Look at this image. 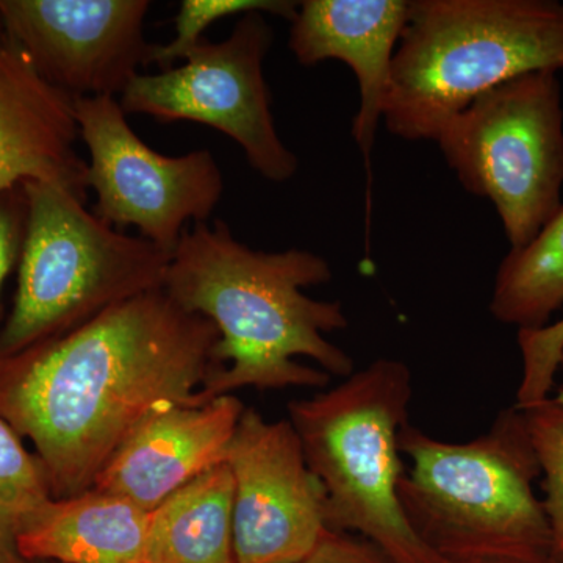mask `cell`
<instances>
[{"label": "cell", "instance_id": "cell-1", "mask_svg": "<svg viewBox=\"0 0 563 563\" xmlns=\"http://www.w3.org/2000/svg\"><path fill=\"white\" fill-rule=\"evenodd\" d=\"M218 340L165 291L136 296L0 357V418L32 444L55 499L80 495L154 407L195 404L224 369Z\"/></svg>", "mask_w": 563, "mask_h": 563}, {"label": "cell", "instance_id": "cell-2", "mask_svg": "<svg viewBox=\"0 0 563 563\" xmlns=\"http://www.w3.org/2000/svg\"><path fill=\"white\" fill-rule=\"evenodd\" d=\"M314 252L251 250L228 222H196L181 236L163 291L217 329L224 369L195 396L196 406L243 388L324 390L333 376H351L354 358L325 339L350 325L342 302L321 301L307 288L332 280Z\"/></svg>", "mask_w": 563, "mask_h": 563}, {"label": "cell", "instance_id": "cell-3", "mask_svg": "<svg viewBox=\"0 0 563 563\" xmlns=\"http://www.w3.org/2000/svg\"><path fill=\"white\" fill-rule=\"evenodd\" d=\"M563 69L559 0H410L383 120L432 140L477 98L525 74Z\"/></svg>", "mask_w": 563, "mask_h": 563}, {"label": "cell", "instance_id": "cell-4", "mask_svg": "<svg viewBox=\"0 0 563 563\" xmlns=\"http://www.w3.org/2000/svg\"><path fill=\"white\" fill-rule=\"evenodd\" d=\"M399 501L417 536L442 558L553 554L536 483L542 477L523 410L504 409L470 442H444L407 422Z\"/></svg>", "mask_w": 563, "mask_h": 563}, {"label": "cell", "instance_id": "cell-5", "mask_svg": "<svg viewBox=\"0 0 563 563\" xmlns=\"http://www.w3.org/2000/svg\"><path fill=\"white\" fill-rule=\"evenodd\" d=\"M412 399V369L383 357L288 404V421L324 492L329 531L362 537L395 563H439L442 555L417 536L399 501V433Z\"/></svg>", "mask_w": 563, "mask_h": 563}, {"label": "cell", "instance_id": "cell-6", "mask_svg": "<svg viewBox=\"0 0 563 563\" xmlns=\"http://www.w3.org/2000/svg\"><path fill=\"white\" fill-rule=\"evenodd\" d=\"M24 240L0 357L65 335L136 296L163 290L172 255L107 224L62 185L27 181Z\"/></svg>", "mask_w": 563, "mask_h": 563}, {"label": "cell", "instance_id": "cell-7", "mask_svg": "<svg viewBox=\"0 0 563 563\" xmlns=\"http://www.w3.org/2000/svg\"><path fill=\"white\" fill-rule=\"evenodd\" d=\"M435 143L462 187L493 203L510 250L529 246L561 210L563 109L554 70L485 92Z\"/></svg>", "mask_w": 563, "mask_h": 563}, {"label": "cell", "instance_id": "cell-8", "mask_svg": "<svg viewBox=\"0 0 563 563\" xmlns=\"http://www.w3.org/2000/svg\"><path fill=\"white\" fill-rule=\"evenodd\" d=\"M274 31L265 14L239 18L228 38H203L184 65L157 74H139L120 96L125 114H147L161 122L191 121L235 141L263 179L285 184L299 161L282 141L265 79Z\"/></svg>", "mask_w": 563, "mask_h": 563}, {"label": "cell", "instance_id": "cell-9", "mask_svg": "<svg viewBox=\"0 0 563 563\" xmlns=\"http://www.w3.org/2000/svg\"><path fill=\"white\" fill-rule=\"evenodd\" d=\"M74 110L90 154L87 187L96 195V217L113 228L133 225L169 254L190 222L210 221L224 177L209 150L158 154L133 131L117 98L76 99Z\"/></svg>", "mask_w": 563, "mask_h": 563}, {"label": "cell", "instance_id": "cell-10", "mask_svg": "<svg viewBox=\"0 0 563 563\" xmlns=\"http://www.w3.org/2000/svg\"><path fill=\"white\" fill-rule=\"evenodd\" d=\"M224 462L233 481L235 563H298L329 532L321 484L287 420L246 407Z\"/></svg>", "mask_w": 563, "mask_h": 563}, {"label": "cell", "instance_id": "cell-11", "mask_svg": "<svg viewBox=\"0 0 563 563\" xmlns=\"http://www.w3.org/2000/svg\"><path fill=\"white\" fill-rule=\"evenodd\" d=\"M147 0H0L5 35L73 99L117 98L150 65Z\"/></svg>", "mask_w": 563, "mask_h": 563}, {"label": "cell", "instance_id": "cell-12", "mask_svg": "<svg viewBox=\"0 0 563 563\" xmlns=\"http://www.w3.org/2000/svg\"><path fill=\"white\" fill-rule=\"evenodd\" d=\"M244 409L233 395L201 406L158 404L125 437L91 488L154 510L199 474L224 462Z\"/></svg>", "mask_w": 563, "mask_h": 563}, {"label": "cell", "instance_id": "cell-13", "mask_svg": "<svg viewBox=\"0 0 563 563\" xmlns=\"http://www.w3.org/2000/svg\"><path fill=\"white\" fill-rule=\"evenodd\" d=\"M74 101L44 79L21 46L0 41V192L27 181L62 185L87 201L88 163Z\"/></svg>", "mask_w": 563, "mask_h": 563}, {"label": "cell", "instance_id": "cell-14", "mask_svg": "<svg viewBox=\"0 0 563 563\" xmlns=\"http://www.w3.org/2000/svg\"><path fill=\"white\" fill-rule=\"evenodd\" d=\"M410 0H302L288 47L302 66L340 60L354 70L361 106L352 139L368 161L383 120L393 58L409 21Z\"/></svg>", "mask_w": 563, "mask_h": 563}, {"label": "cell", "instance_id": "cell-15", "mask_svg": "<svg viewBox=\"0 0 563 563\" xmlns=\"http://www.w3.org/2000/svg\"><path fill=\"white\" fill-rule=\"evenodd\" d=\"M151 510L90 488L52 499L18 539L21 559L57 563H144Z\"/></svg>", "mask_w": 563, "mask_h": 563}, {"label": "cell", "instance_id": "cell-16", "mask_svg": "<svg viewBox=\"0 0 563 563\" xmlns=\"http://www.w3.org/2000/svg\"><path fill=\"white\" fill-rule=\"evenodd\" d=\"M233 481L211 466L151 510L144 563H235Z\"/></svg>", "mask_w": 563, "mask_h": 563}, {"label": "cell", "instance_id": "cell-17", "mask_svg": "<svg viewBox=\"0 0 563 563\" xmlns=\"http://www.w3.org/2000/svg\"><path fill=\"white\" fill-rule=\"evenodd\" d=\"M563 307V206L523 250H510L495 277L488 310L496 321L539 331Z\"/></svg>", "mask_w": 563, "mask_h": 563}, {"label": "cell", "instance_id": "cell-18", "mask_svg": "<svg viewBox=\"0 0 563 563\" xmlns=\"http://www.w3.org/2000/svg\"><path fill=\"white\" fill-rule=\"evenodd\" d=\"M54 499L27 443L0 418V563H18V539Z\"/></svg>", "mask_w": 563, "mask_h": 563}, {"label": "cell", "instance_id": "cell-19", "mask_svg": "<svg viewBox=\"0 0 563 563\" xmlns=\"http://www.w3.org/2000/svg\"><path fill=\"white\" fill-rule=\"evenodd\" d=\"M299 2L292 0H181L179 13L174 18L176 36L166 44H152L150 65L162 70L174 68V63L185 60L203 40V32L214 22L247 13L273 14L292 21Z\"/></svg>", "mask_w": 563, "mask_h": 563}, {"label": "cell", "instance_id": "cell-20", "mask_svg": "<svg viewBox=\"0 0 563 563\" xmlns=\"http://www.w3.org/2000/svg\"><path fill=\"white\" fill-rule=\"evenodd\" d=\"M518 409L523 410L542 470V501L550 525L551 553L563 563V404L548 396Z\"/></svg>", "mask_w": 563, "mask_h": 563}, {"label": "cell", "instance_id": "cell-21", "mask_svg": "<svg viewBox=\"0 0 563 563\" xmlns=\"http://www.w3.org/2000/svg\"><path fill=\"white\" fill-rule=\"evenodd\" d=\"M27 201L22 187L0 192V298L3 285L20 261Z\"/></svg>", "mask_w": 563, "mask_h": 563}, {"label": "cell", "instance_id": "cell-22", "mask_svg": "<svg viewBox=\"0 0 563 563\" xmlns=\"http://www.w3.org/2000/svg\"><path fill=\"white\" fill-rule=\"evenodd\" d=\"M298 563H395L376 544L352 533L329 531L312 553Z\"/></svg>", "mask_w": 563, "mask_h": 563}, {"label": "cell", "instance_id": "cell-23", "mask_svg": "<svg viewBox=\"0 0 563 563\" xmlns=\"http://www.w3.org/2000/svg\"><path fill=\"white\" fill-rule=\"evenodd\" d=\"M439 563H562L553 554H495L476 558H440Z\"/></svg>", "mask_w": 563, "mask_h": 563}, {"label": "cell", "instance_id": "cell-24", "mask_svg": "<svg viewBox=\"0 0 563 563\" xmlns=\"http://www.w3.org/2000/svg\"><path fill=\"white\" fill-rule=\"evenodd\" d=\"M558 369H562V372H563V351H562L561 357H559ZM553 398L559 404H563V387L558 388V391H555V395L553 396Z\"/></svg>", "mask_w": 563, "mask_h": 563}, {"label": "cell", "instance_id": "cell-25", "mask_svg": "<svg viewBox=\"0 0 563 563\" xmlns=\"http://www.w3.org/2000/svg\"><path fill=\"white\" fill-rule=\"evenodd\" d=\"M18 563H57V562H51V561H35V559H21Z\"/></svg>", "mask_w": 563, "mask_h": 563}, {"label": "cell", "instance_id": "cell-26", "mask_svg": "<svg viewBox=\"0 0 563 563\" xmlns=\"http://www.w3.org/2000/svg\"><path fill=\"white\" fill-rule=\"evenodd\" d=\"M5 36V29H3L2 20H0V41Z\"/></svg>", "mask_w": 563, "mask_h": 563}]
</instances>
